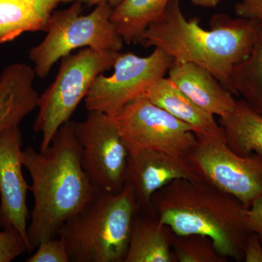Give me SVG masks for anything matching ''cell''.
<instances>
[{"label": "cell", "mask_w": 262, "mask_h": 262, "mask_svg": "<svg viewBox=\"0 0 262 262\" xmlns=\"http://www.w3.org/2000/svg\"><path fill=\"white\" fill-rule=\"evenodd\" d=\"M23 163L32 178L29 190L34 196L27 229L32 253L42 241L58 237L63 225L97 189L82 167V149L72 120L58 129L46 151L23 150Z\"/></svg>", "instance_id": "6da1fadb"}, {"label": "cell", "mask_w": 262, "mask_h": 262, "mask_svg": "<svg viewBox=\"0 0 262 262\" xmlns=\"http://www.w3.org/2000/svg\"><path fill=\"white\" fill-rule=\"evenodd\" d=\"M200 21L185 18L180 0H170L164 14L136 42L160 48L173 60L203 67L233 94L232 70L252 50L256 20L219 13L212 16L209 29L202 28Z\"/></svg>", "instance_id": "7a4b0ae2"}, {"label": "cell", "mask_w": 262, "mask_h": 262, "mask_svg": "<svg viewBox=\"0 0 262 262\" xmlns=\"http://www.w3.org/2000/svg\"><path fill=\"white\" fill-rule=\"evenodd\" d=\"M151 206L172 233L206 236L224 257L244 260L248 208L234 196L204 181L177 179L153 194Z\"/></svg>", "instance_id": "3957f363"}, {"label": "cell", "mask_w": 262, "mask_h": 262, "mask_svg": "<svg viewBox=\"0 0 262 262\" xmlns=\"http://www.w3.org/2000/svg\"><path fill=\"white\" fill-rule=\"evenodd\" d=\"M138 206L130 186L97 189L58 232L72 262H124Z\"/></svg>", "instance_id": "277c9868"}, {"label": "cell", "mask_w": 262, "mask_h": 262, "mask_svg": "<svg viewBox=\"0 0 262 262\" xmlns=\"http://www.w3.org/2000/svg\"><path fill=\"white\" fill-rule=\"evenodd\" d=\"M113 8L101 3L89 14L82 15V3L75 2L67 9L55 10L44 39L29 52L36 75L46 78L58 60L77 48L121 51L125 42L110 20Z\"/></svg>", "instance_id": "5b68a950"}, {"label": "cell", "mask_w": 262, "mask_h": 262, "mask_svg": "<svg viewBox=\"0 0 262 262\" xmlns=\"http://www.w3.org/2000/svg\"><path fill=\"white\" fill-rule=\"evenodd\" d=\"M120 53L82 48L76 54L62 58L56 79L38 101L39 110L33 130L42 134L39 151L49 147L57 131L70 121L96 77L113 68Z\"/></svg>", "instance_id": "8992f818"}, {"label": "cell", "mask_w": 262, "mask_h": 262, "mask_svg": "<svg viewBox=\"0 0 262 262\" xmlns=\"http://www.w3.org/2000/svg\"><path fill=\"white\" fill-rule=\"evenodd\" d=\"M196 143L186 159L199 178L234 196L248 208L262 196V157L241 156L227 145L223 130L196 134Z\"/></svg>", "instance_id": "52a82bcc"}, {"label": "cell", "mask_w": 262, "mask_h": 262, "mask_svg": "<svg viewBox=\"0 0 262 262\" xmlns=\"http://www.w3.org/2000/svg\"><path fill=\"white\" fill-rule=\"evenodd\" d=\"M127 150L160 151L186 158L196 143L190 125L141 96L107 115Z\"/></svg>", "instance_id": "ba28073f"}, {"label": "cell", "mask_w": 262, "mask_h": 262, "mask_svg": "<svg viewBox=\"0 0 262 262\" xmlns=\"http://www.w3.org/2000/svg\"><path fill=\"white\" fill-rule=\"evenodd\" d=\"M173 62L166 52L154 48L146 57L120 53L110 76L98 75L84 98L86 110L112 115L145 95L156 81L165 77Z\"/></svg>", "instance_id": "9c48e42d"}, {"label": "cell", "mask_w": 262, "mask_h": 262, "mask_svg": "<svg viewBox=\"0 0 262 262\" xmlns=\"http://www.w3.org/2000/svg\"><path fill=\"white\" fill-rule=\"evenodd\" d=\"M74 129L82 167L93 185L104 192H120L125 185L128 150L107 115L88 112L83 121H74Z\"/></svg>", "instance_id": "30bf717a"}, {"label": "cell", "mask_w": 262, "mask_h": 262, "mask_svg": "<svg viewBox=\"0 0 262 262\" xmlns=\"http://www.w3.org/2000/svg\"><path fill=\"white\" fill-rule=\"evenodd\" d=\"M23 137L19 126L0 133V227L15 228L30 246L27 220L30 215L27 194L30 186L24 179Z\"/></svg>", "instance_id": "8fae6325"}, {"label": "cell", "mask_w": 262, "mask_h": 262, "mask_svg": "<svg viewBox=\"0 0 262 262\" xmlns=\"http://www.w3.org/2000/svg\"><path fill=\"white\" fill-rule=\"evenodd\" d=\"M177 179L201 180L186 158L152 150H128L125 184L134 193L138 211H154L153 194Z\"/></svg>", "instance_id": "7c38bea8"}, {"label": "cell", "mask_w": 262, "mask_h": 262, "mask_svg": "<svg viewBox=\"0 0 262 262\" xmlns=\"http://www.w3.org/2000/svg\"><path fill=\"white\" fill-rule=\"evenodd\" d=\"M168 73V78L183 94L206 113L223 117L233 110L234 94L203 67L173 60Z\"/></svg>", "instance_id": "4fadbf2b"}, {"label": "cell", "mask_w": 262, "mask_h": 262, "mask_svg": "<svg viewBox=\"0 0 262 262\" xmlns=\"http://www.w3.org/2000/svg\"><path fill=\"white\" fill-rule=\"evenodd\" d=\"M36 73L24 63L7 66L0 75V133L19 126L37 108L39 95L34 87Z\"/></svg>", "instance_id": "5bb4252c"}, {"label": "cell", "mask_w": 262, "mask_h": 262, "mask_svg": "<svg viewBox=\"0 0 262 262\" xmlns=\"http://www.w3.org/2000/svg\"><path fill=\"white\" fill-rule=\"evenodd\" d=\"M63 0H0V46L27 32H46Z\"/></svg>", "instance_id": "9a60e30c"}, {"label": "cell", "mask_w": 262, "mask_h": 262, "mask_svg": "<svg viewBox=\"0 0 262 262\" xmlns=\"http://www.w3.org/2000/svg\"><path fill=\"white\" fill-rule=\"evenodd\" d=\"M144 96L172 116L190 125L195 134L213 135L222 130L213 115L200 108L168 77L156 81Z\"/></svg>", "instance_id": "2e32d148"}, {"label": "cell", "mask_w": 262, "mask_h": 262, "mask_svg": "<svg viewBox=\"0 0 262 262\" xmlns=\"http://www.w3.org/2000/svg\"><path fill=\"white\" fill-rule=\"evenodd\" d=\"M170 232V229L157 215L156 218L139 215L137 211L124 262L176 261Z\"/></svg>", "instance_id": "e0dca14e"}, {"label": "cell", "mask_w": 262, "mask_h": 262, "mask_svg": "<svg viewBox=\"0 0 262 262\" xmlns=\"http://www.w3.org/2000/svg\"><path fill=\"white\" fill-rule=\"evenodd\" d=\"M227 145L241 156L257 154L262 157V117L245 102L236 100L229 115L220 117Z\"/></svg>", "instance_id": "ac0fdd59"}, {"label": "cell", "mask_w": 262, "mask_h": 262, "mask_svg": "<svg viewBox=\"0 0 262 262\" xmlns=\"http://www.w3.org/2000/svg\"><path fill=\"white\" fill-rule=\"evenodd\" d=\"M170 0H122L110 20L124 42L136 43L151 24L164 14Z\"/></svg>", "instance_id": "d6986e66"}, {"label": "cell", "mask_w": 262, "mask_h": 262, "mask_svg": "<svg viewBox=\"0 0 262 262\" xmlns=\"http://www.w3.org/2000/svg\"><path fill=\"white\" fill-rule=\"evenodd\" d=\"M231 83L233 94L241 96L262 117V20H256L252 50L246 59L234 67Z\"/></svg>", "instance_id": "ffe728a7"}, {"label": "cell", "mask_w": 262, "mask_h": 262, "mask_svg": "<svg viewBox=\"0 0 262 262\" xmlns=\"http://www.w3.org/2000/svg\"><path fill=\"white\" fill-rule=\"evenodd\" d=\"M171 246L176 261L226 262L216 251L209 237L199 234L171 236Z\"/></svg>", "instance_id": "44dd1931"}, {"label": "cell", "mask_w": 262, "mask_h": 262, "mask_svg": "<svg viewBox=\"0 0 262 262\" xmlns=\"http://www.w3.org/2000/svg\"><path fill=\"white\" fill-rule=\"evenodd\" d=\"M3 229L0 231V262H10L29 252L28 244L16 229Z\"/></svg>", "instance_id": "7402d4cb"}, {"label": "cell", "mask_w": 262, "mask_h": 262, "mask_svg": "<svg viewBox=\"0 0 262 262\" xmlns=\"http://www.w3.org/2000/svg\"><path fill=\"white\" fill-rule=\"evenodd\" d=\"M27 262H70L67 246L59 237L43 241Z\"/></svg>", "instance_id": "603a6c76"}, {"label": "cell", "mask_w": 262, "mask_h": 262, "mask_svg": "<svg viewBox=\"0 0 262 262\" xmlns=\"http://www.w3.org/2000/svg\"><path fill=\"white\" fill-rule=\"evenodd\" d=\"M234 13L241 18L262 20V0H239L234 5Z\"/></svg>", "instance_id": "cb8c5ba5"}, {"label": "cell", "mask_w": 262, "mask_h": 262, "mask_svg": "<svg viewBox=\"0 0 262 262\" xmlns=\"http://www.w3.org/2000/svg\"><path fill=\"white\" fill-rule=\"evenodd\" d=\"M247 222L250 232L257 234L262 241V196L256 198L248 208Z\"/></svg>", "instance_id": "d4e9b609"}, {"label": "cell", "mask_w": 262, "mask_h": 262, "mask_svg": "<svg viewBox=\"0 0 262 262\" xmlns=\"http://www.w3.org/2000/svg\"><path fill=\"white\" fill-rule=\"evenodd\" d=\"M244 260L246 262H262V242L254 232L248 234L244 248Z\"/></svg>", "instance_id": "484cf974"}, {"label": "cell", "mask_w": 262, "mask_h": 262, "mask_svg": "<svg viewBox=\"0 0 262 262\" xmlns=\"http://www.w3.org/2000/svg\"><path fill=\"white\" fill-rule=\"evenodd\" d=\"M122 0H63V3H75V2H79L81 3H86L89 5H98L101 3H107L111 5L113 8L118 5Z\"/></svg>", "instance_id": "4316f807"}, {"label": "cell", "mask_w": 262, "mask_h": 262, "mask_svg": "<svg viewBox=\"0 0 262 262\" xmlns=\"http://www.w3.org/2000/svg\"><path fill=\"white\" fill-rule=\"evenodd\" d=\"M223 0H190L195 6L204 8H214L218 6Z\"/></svg>", "instance_id": "83f0119b"}, {"label": "cell", "mask_w": 262, "mask_h": 262, "mask_svg": "<svg viewBox=\"0 0 262 262\" xmlns=\"http://www.w3.org/2000/svg\"><path fill=\"white\" fill-rule=\"evenodd\" d=\"M261 242H262V241H261Z\"/></svg>", "instance_id": "f1b7e54d"}]
</instances>
